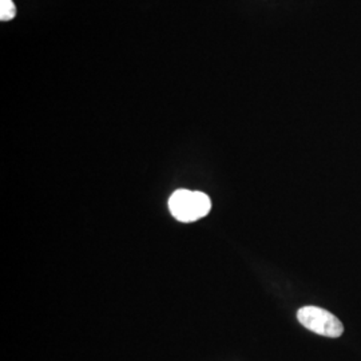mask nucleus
<instances>
[{
	"instance_id": "1",
	"label": "nucleus",
	"mask_w": 361,
	"mask_h": 361,
	"mask_svg": "<svg viewBox=\"0 0 361 361\" xmlns=\"http://www.w3.org/2000/svg\"><path fill=\"white\" fill-rule=\"evenodd\" d=\"M169 209L174 219L180 222H194L209 214L212 201L202 192L180 189L171 194L169 200Z\"/></svg>"
},
{
	"instance_id": "2",
	"label": "nucleus",
	"mask_w": 361,
	"mask_h": 361,
	"mask_svg": "<svg viewBox=\"0 0 361 361\" xmlns=\"http://www.w3.org/2000/svg\"><path fill=\"white\" fill-rule=\"evenodd\" d=\"M297 319L301 325L317 335L336 338L344 332L341 322L331 312L319 307H304L298 310Z\"/></svg>"
},
{
	"instance_id": "3",
	"label": "nucleus",
	"mask_w": 361,
	"mask_h": 361,
	"mask_svg": "<svg viewBox=\"0 0 361 361\" xmlns=\"http://www.w3.org/2000/svg\"><path fill=\"white\" fill-rule=\"evenodd\" d=\"M16 16V7L13 0H0V20L8 22Z\"/></svg>"
}]
</instances>
